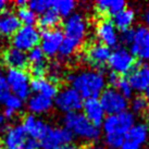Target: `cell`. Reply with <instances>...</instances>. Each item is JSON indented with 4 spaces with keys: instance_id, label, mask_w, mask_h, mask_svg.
Instances as JSON below:
<instances>
[{
    "instance_id": "7bdbcfd3",
    "label": "cell",
    "mask_w": 149,
    "mask_h": 149,
    "mask_svg": "<svg viewBox=\"0 0 149 149\" xmlns=\"http://www.w3.org/2000/svg\"><path fill=\"white\" fill-rule=\"evenodd\" d=\"M4 124H6V119H4V116L2 113H0V128L3 127Z\"/></svg>"
},
{
    "instance_id": "5b68a950",
    "label": "cell",
    "mask_w": 149,
    "mask_h": 149,
    "mask_svg": "<svg viewBox=\"0 0 149 149\" xmlns=\"http://www.w3.org/2000/svg\"><path fill=\"white\" fill-rule=\"evenodd\" d=\"M4 77L9 86V89L12 91L13 95L17 96L21 100L29 98L31 94L29 76L25 72V70L9 69Z\"/></svg>"
},
{
    "instance_id": "4dcf8cb0",
    "label": "cell",
    "mask_w": 149,
    "mask_h": 149,
    "mask_svg": "<svg viewBox=\"0 0 149 149\" xmlns=\"http://www.w3.org/2000/svg\"><path fill=\"white\" fill-rule=\"evenodd\" d=\"M124 141V136L119 134H106L104 143L108 148L110 149H120Z\"/></svg>"
},
{
    "instance_id": "2e32d148",
    "label": "cell",
    "mask_w": 149,
    "mask_h": 149,
    "mask_svg": "<svg viewBox=\"0 0 149 149\" xmlns=\"http://www.w3.org/2000/svg\"><path fill=\"white\" fill-rule=\"evenodd\" d=\"M96 35L100 42L107 47H114L119 42V34L118 29L113 25L112 21L104 19L97 24L96 27Z\"/></svg>"
},
{
    "instance_id": "e575fe53",
    "label": "cell",
    "mask_w": 149,
    "mask_h": 149,
    "mask_svg": "<svg viewBox=\"0 0 149 149\" xmlns=\"http://www.w3.org/2000/svg\"><path fill=\"white\" fill-rule=\"evenodd\" d=\"M134 39V29H128L125 31H122L119 35V42H123L124 45H131Z\"/></svg>"
},
{
    "instance_id": "ffe728a7",
    "label": "cell",
    "mask_w": 149,
    "mask_h": 149,
    "mask_svg": "<svg viewBox=\"0 0 149 149\" xmlns=\"http://www.w3.org/2000/svg\"><path fill=\"white\" fill-rule=\"evenodd\" d=\"M2 61L9 69L14 70H24L29 65L27 54L13 47L4 50L2 54Z\"/></svg>"
},
{
    "instance_id": "8fae6325",
    "label": "cell",
    "mask_w": 149,
    "mask_h": 149,
    "mask_svg": "<svg viewBox=\"0 0 149 149\" xmlns=\"http://www.w3.org/2000/svg\"><path fill=\"white\" fill-rule=\"evenodd\" d=\"M133 56H136L144 61H149V29L146 26H138L134 29V39L128 50Z\"/></svg>"
},
{
    "instance_id": "d6a6232c",
    "label": "cell",
    "mask_w": 149,
    "mask_h": 149,
    "mask_svg": "<svg viewBox=\"0 0 149 149\" xmlns=\"http://www.w3.org/2000/svg\"><path fill=\"white\" fill-rule=\"evenodd\" d=\"M116 89L119 91L124 98H126V99H128V98L132 97L133 91H134L132 89L131 85L128 84L127 79H125V77H122V76H121L120 81H119V83H118V85H116Z\"/></svg>"
},
{
    "instance_id": "ba28073f",
    "label": "cell",
    "mask_w": 149,
    "mask_h": 149,
    "mask_svg": "<svg viewBox=\"0 0 149 149\" xmlns=\"http://www.w3.org/2000/svg\"><path fill=\"white\" fill-rule=\"evenodd\" d=\"M54 106L60 111L65 113L79 112V110H81L83 107V98L72 87H66L62 91H58V94L56 95Z\"/></svg>"
},
{
    "instance_id": "cb8c5ba5",
    "label": "cell",
    "mask_w": 149,
    "mask_h": 149,
    "mask_svg": "<svg viewBox=\"0 0 149 149\" xmlns=\"http://www.w3.org/2000/svg\"><path fill=\"white\" fill-rule=\"evenodd\" d=\"M126 6L124 0H99L95 3V10L102 15H116Z\"/></svg>"
},
{
    "instance_id": "9a60e30c",
    "label": "cell",
    "mask_w": 149,
    "mask_h": 149,
    "mask_svg": "<svg viewBox=\"0 0 149 149\" xmlns=\"http://www.w3.org/2000/svg\"><path fill=\"white\" fill-rule=\"evenodd\" d=\"M111 50L109 47L102 45L101 42H93L87 47L85 57L88 64L94 69H101L106 65L110 57Z\"/></svg>"
},
{
    "instance_id": "bcb514c9",
    "label": "cell",
    "mask_w": 149,
    "mask_h": 149,
    "mask_svg": "<svg viewBox=\"0 0 149 149\" xmlns=\"http://www.w3.org/2000/svg\"><path fill=\"white\" fill-rule=\"evenodd\" d=\"M66 149H83L81 146H75V145H73V146H70V147H68Z\"/></svg>"
},
{
    "instance_id": "60d3db41",
    "label": "cell",
    "mask_w": 149,
    "mask_h": 149,
    "mask_svg": "<svg viewBox=\"0 0 149 149\" xmlns=\"http://www.w3.org/2000/svg\"><path fill=\"white\" fill-rule=\"evenodd\" d=\"M144 21H145V23H146V27H148L149 29V7L145 11V14H144Z\"/></svg>"
},
{
    "instance_id": "44dd1931",
    "label": "cell",
    "mask_w": 149,
    "mask_h": 149,
    "mask_svg": "<svg viewBox=\"0 0 149 149\" xmlns=\"http://www.w3.org/2000/svg\"><path fill=\"white\" fill-rule=\"evenodd\" d=\"M21 22L17 19V14L13 12H3L0 17V35L2 36H13L21 27Z\"/></svg>"
},
{
    "instance_id": "5bb4252c",
    "label": "cell",
    "mask_w": 149,
    "mask_h": 149,
    "mask_svg": "<svg viewBox=\"0 0 149 149\" xmlns=\"http://www.w3.org/2000/svg\"><path fill=\"white\" fill-rule=\"evenodd\" d=\"M63 40V32L59 29L42 31L40 34V49L46 57H54L58 54Z\"/></svg>"
},
{
    "instance_id": "7a4b0ae2",
    "label": "cell",
    "mask_w": 149,
    "mask_h": 149,
    "mask_svg": "<svg viewBox=\"0 0 149 149\" xmlns=\"http://www.w3.org/2000/svg\"><path fill=\"white\" fill-rule=\"evenodd\" d=\"M64 127L68 128L73 135L82 139L89 141H97L100 137L99 127L91 124L83 113L79 112H69L63 116Z\"/></svg>"
},
{
    "instance_id": "f1b7e54d",
    "label": "cell",
    "mask_w": 149,
    "mask_h": 149,
    "mask_svg": "<svg viewBox=\"0 0 149 149\" xmlns=\"http://www.w3.org/2000/svg\"><path fill=\"white\" fill-rule=\"evenodd\" d=\"M51 0H32L27 2V8L35 14H42L47 10L51 9Z\"/></svg>"
},
{
    "instance_id": "d590c367",
    "label": "cell",
    "mask_w": 149,
    "mask_h": 149,
    "mask_svg": "<svg viewBox=\"0 0 149 149\" xmlns=\"http://www.w3.org/2000/svg\"><path fill=\"white\" fill-rule=\"evenodd\" d=\"M121 76L119 74H116L114 72H110L109 74H108V77H107V81L108 83L110 84V86L112 88H116L118 83H119V81H120Z\"/></svg>"
},
{
    "instance_id": "681fc988",
    "label": "cell",
    "mask_w": 149,
    "mask_h": 149,
    "mask_svg": "<svg viewBox=\"0 0 149 149\" xmlns=\"http://www.w3.org/2000/svg\"><path fill=\"white\" fill-rule=\"evenodd\" d=\"M57 149H64V148H57Z\"/></svg>"
},
{
    "instance_id": "83f0119b",
    "label": "cell",
    "mask_w": 149,
    "mask_h": 149,
    "mask_svg": "<svg viewBox=\"0 0 149 149\" xmlns=\"http://www.w3.org/2000/svg\"><path fill=\"white\" fill-rule=\"evenodd\" d=\"M17 17L21 23H24V25H29V26H34V24L37 22L36 14L27 7L17 9Z\"/></svg>"
},
{
    "instance_id": "d6986e66",
    "label": "cell",
    "mask_w": 149,
    "mask_h": 149,
    "mask_svg": "<svg viewBox=\"0 0 149 149\" xmlns=\"http://www.w3.org/2000/svg\"><path fill=\"white\" fill-rule=\"evenodd\" d=\"M82 109L84 111L83 114L91 124H94L97 127H99L102 124L104 120V112L97 98H88L83 101Z\"/></svg>"
},
{
    "instance_id": "3957f363",
    "label": "cell",
    "mask_w": 149,
    "mask_h": 149,
    "mask_svg": "<svg viewBox=\"0 0 149 149\" xmlns=\"http://www.w3.org/2000/svg\"><path fill=\"white\" fill-rule=\"evenodd\" d=\"M134 124H135L134 113L125 110L116 114L106 116L101 125L106 134H119L124 136Z\"/></svg>"
},
{
    "instance_id": "8d00e7d4",
    "label": "cell",
    "mask_w": 149,
    "mask_h": 149,
    "mask_svg": "<svg viewBox=\"0 0 149 149\" xmlns=\"http://www.w3.org/2000/svg\"><path fill=\"white\" fill-rule=\"evenodd\" d=\"M40 148V144L37 139H34V138H27L25 141V145L23 149H39Z\"/></svg>"
},
{
    "instance_id": "603a6c76",
    "label": "cell",
    "mask_w": 149,
    "mask_h": 149,
    "mask_svg": "<svg viewBox=\"0 0 149 149\" xmlns=\"http://www.w3.org/2000/svg\"><path fill=\"white\" fill-rule=\"evenodd\" d=\"M52 106H54L52 99L38 94L31 96L27 101V109L31 113H34V114H42V113L48 112L52 108Z\"/></svg>"
},
{
    "instance_id": "7402d4cb",
    "label": "cell",
    "mask_w": 149,
    "mask_h": 149,
    "mask_svg": "<svg viewBox=\"0 0 149 149\" xmlns=\"http://www.w3.org/2000/svg\"><path fill=\"white\" fill-rule=\"evenodd\" d=\"M29 87H31V91H33L34 93H36L38 95L45 96V97L50 98V99L54 98L56 95L58 94L57 85L52 84L45 77L33 79L29 82Z\"/></svg>"
},
{
    "instance_id": "30bf717a",
    "label": "cell",
    "mask_w": 149,
    "mask_h": 149,
    "mask_svg": "<svg viewBox=\"0 0 149 149\" xmlns=\"http://www.w3.org/2000/svg\"><path fill=\"white\" fill-rule=\"evenodd\" d=\"M135 58L126 48L119 47L111 51L108 59V65L110 66L112 72L116 74H126L135 64Z\"/></svg>"
},
{
    "instance_id": "52a82bcc",
    "label": "cell",
    "mask_w": 149,
    "mask_h": 149,
    "mask_svg": "<svg viewBox=\"0 0 149 149\" xmlns=\"http://www.w3.org/2000/svg\"><path fill=\"white\" fill-rule=\"evenodd\" d=\"M99 102L102 107L104 114H116L126 110L128 106L127 99L121 95L116 88L108 87L102 91L99 96Z\"/></svg>"
},
{
    "instance_id": "e0dca14e",
    "label": "cell",
    "mask_w": 149,
    "mask_h": 149,
    "mask_svg": "<svg viewBox=\"0 0 149 149\" xmlns=\"http://www.w3.org/2000/svg\"><path fill=\"white\" fill-rule=\"evenodd\" d=\"M27 134L22 125H13L6 131L3 135L2 146L6 149H23Z\"/></svg>"
},
{
    "instance_id": "74e56055",
    "label": "cell",
    "mask_w": 149,
    "mask_h": 149,
    "mask_svg": "<svg viewBox=\"0 0 149 149\" xmlns=\"http://www.w3.org/2000/svg\"><path fill=\"white\" fill-rule=\"evenodd\" d=\"M7 93H9V86L7 84L4 75L2 73H0V96L4 95Z\"/></svg>"
},
{
    "instance_id": "4316f807",
    "label": "cell",
    "mask_w": 149,
    "mask_h": 149,
    "mask_svg": "<svg viewBox=\"0 0 149 149\" xmlns=\"http://www.w3.org/2000/svg\"><path fill=\"white\" fill-rule=\"evenodd\" d=\"M51 8L58 13L60 17H68L73 14L76 8V2L74 0H54L51 3Z\"/></svg>"
},
{
    "instance_id": "836d02e7",
    "label": "cell",
    "mask_w": 149,
    "mask_h": 149,
    "mask_svg": "<svg viewBox=\"0 0 149 149\" xmlns=\"http://www.w3.org/2000/svg\"><path fill=\"white\" fill-rule=\"evenodd\" d=\"M3 104L6 106L7 109H10V110H12V111L17 112L23 108V100H21L20 98H17V96L10 94V95L8 96V98L6 99Z\"/></svg>"
},
{
    "instance_id": "f35d334b",
    "label": "cell",
    "mask_w": 149,
    "mask_h": 149,
    "mask_svg": "<svg viewBox=\"0 0 149 149\" xmlns=\"http://www.w3.org/2000/svg\"><path fill=\"white\" fill-rule=\"evenodd\" d=\"M14 114H15V112L12 111V110H10V109H4V112H3V116H4V119H12L13 116H14Z\"/></svg>"
},
{
    "instance_id": "6da1fadb",
    "label": "cell",
    "mask_w": 149,
    "mask_h": 149,
    "mask_svg": "<svg viewBox=\"0 0 149 149\" xmlns=\"http://www.w3.org/2000/svg\"><path fill=\"white\" fill-rule=\"evenodd\" d=\"M66 81L82 98H97L104 89L106 79L101 71L85 70L79 73H71Z\"/></svg>"
},
{
    "instance_id": "ab89813d",
    "label": "cell",
    "mask_w": 149,
    "mask_h": 149,
    "mask_svg": "<svg viewBox=\"0 0 149 149\" xmlns=\"http://www.w3.org/2000/svg\"><path fill=\"white\" fill-rule=\"evenodd\" d=\"M15 6L17 7V9L27 7V1H25V0H17V1H15Z\"/></svg>"
},
{
    "instance_id": "b9f144b4",
    "label": "cell",
    "mask_w": 149,
    "mask_h": 149,
    "mask_svg": "<svg viewBox=\"0 0 149 149\" xmlns=\"http://www.w3.org/2000/svg\"><path fill=\"white\" fill-rule=\"evenodd\" d=\"M7 6H8V2H7V1H4V0H0V12L4 11V9L7 8Z\"/></svg>"
},
{
    "instance_id": "484cf974",
    "label": "cell",
    "mask_w": 149,
    "mask_h": 149,
    "mask_svg": "<svg viewBox=\"0 0 149 149\" xmlns=\"http://www.w3.org/2000/svg\"><path fill=\"white\" fill-rule=\"evenodd\" d=\"M60 21H61L60 15L52 8L40 14L39 19L37 20L38 25L40 29H42V31L57 29V26L60 24Z\"/></svg>"
},
{
    "instance_id": "8992f818",
    "label": "cell",
    "mask_w": 149,
    "mask_h": 149,
    "mask_svg": "<svg viewBox=\"0 0 149 149\" xmlns=\"http://www.w3.org/2000/svg\"><path fill=\"white\" fill-rule=\"evenodd\" d=\"M40 42V33L35 26L23 25L12 36V47L25 52L37 47Z\"/></svg>"
},
{
    "instance_id": "ac0fdd59",
    "label": "cell",
    "mask_w": 149,
    "mask_h": 149,
    "mask_svg": "<svg viewBox=\"0 0 149 149\" xmlns=\"http://www.w3.org/2000/svg\"><path fill=\"white\" fill-rule=\"evenodd\" d=\"M24 131L31 138L37 139L38 141L45 136V134L48 132L50 126L40 119H37L34 114H27L23 119L22 124Z\"/></svg>"
},
{
    "instance_id": "d4e9b609",
    "label": "cell",
    "mask_w": 149,
    "mask_h": 149,
    "mask_svg": "<svg viewBox=\"0 0 149 149\" xmlns=\"http://www.w3.org/2000/svg\"><path fill=\"white\" fill-rule=\"evenodd\" d=\"M134 20H135V12L132 9L124 8L120 12L116 13V15H113L112 23L116 29H120L122 32V31L131 29V26L134 23Z\"/></svg>"
},
{
    "instance_id": "c3c4849f",
    "label": "cell",
    "mask_w": 149,
    "mask_h": 149,
    "mask_svg": "<svg viewBox=\"0 0 149 149\" xmlns=\"http://www.w3.org/2000/svg\"><path fill=\"white\" fill-rule=\"evenodd\" d=\"M0 149H3V146H2V141H0Z\"/></svg>"
},
{
    "instance_id": "f6af8a7d",
    "label": "cell",
    "mask_w": 149,
    "mask_h": 149,
    "mask_svg": "<svg viewBox=\"0 0 149 149\" xmlns=\"http://www.w3.org/2000/svg\"><path fill=\"white\" fill-rule=\"evenodd\" d=\"M145 93H146V100H147V102H149V86H148V88H147V89H146L145 91Z\"/></svg>"
},
{
    "instance_id": "ee69618b",
    "label": "cell",
    "mask_w": 149,
    "mask_h": 149,
    "mask_svg": "<svg viewBox=\"0 0 149 149\" xmlns=\"http://www.w3.org/2000/svg\"><path fill=\"white\" fill-rule=\"evenodd\" d=\"M145 120L147 124H149V108H147V110L145 111Z\"/></svg>"
},
{
    "instance_id": "f546056e",
    "label": "cell",
    "mask_w": 149,
    "mask_h": 149,
    "mask_svg": "<svg viewBox=\"0 0 149 149\" xmlns=\"http://www.w3.org/2000/svg\"><path fill=\"white\" fill-rule=\"evenodd\" d=\"M27 61L29 66L31 65H39V64H47L46 63V56L42 51L39 47H35L29 51L27 54Z\"/></svg>"
},
{
    "instance_id": "4fadbf2b",
    "label": "cell",
    "mask_w": 149,
    "mask_h": 149,
    "mask_svg": "<svg viewBox=\"0 0 149 149\" xmlns=\"http://www.w3.org/2000/svg\"><path fill=\"white\" fill-rule=\"evenodd\" d=\"M149 136V128L144 123L134 124L124 135V141L120 149H141Z\"/></svg>"
},
{
    "instance_id": "7dc6e473",
    "label": "cell",
    "mask_w": 149,
    "mask_h": 149,
    "mask_svg": "<svg viewBox=\"0 0 149 149\" xmlns=\"http://www.w3.org/2000/svg\"><path fill=\"white\" fill-rule=\"evenodd\" d=\"M91 149H107L106 147H104V146H94L93 148Z\"/></svg>"
},
{
    "instance_id": "1f68e13d",
    "label": "cell",
    "mask_w": 149,
    "mask_h": 149,
    "mask_svg": "<svg viewBox=\"0 0 149 149\" xmlns=\"http://www.w3.org/2000/svg\"><path fill=\"white\" fill-rule=\"evenodd\" d=\"M131 108L134 113H143L147 110L148 102L144 96L138 95L135 98H133L132 102H131Z\"/></svg>"
},
{
    "instance_id": "7c38bea8",
    "label": "cell",
    "mask_w": 149,
    "mask_h": 149,
    "mask_svg": "<svg viewBox=\"0 0 149 149\" xmlns=\"http://www.w3.org/2000/svg\"><path fill=\"white\" fill-rule=\"evenodd\" d=\"M126 79L133 91H145L149 86V63L135 62Z\"/></svg>"
},
{
    "instance_id": "277c9868",
    "label": "cell",
    "mask_w": 149,
    "mask_h": 149,
    "mask_svg": "<svg viewBox=\"0 0 149 149\" xmlns=\"http://www.w3.org/2000/svg\"><path fill=\"white\" fill-rule=\"evenodd\" d=\"M63 38L81 46L86 36L87 24L79 13H73L65 19L63 23Z\"/></svg>"
},
{
    "instance_id": "9c48e42d",
    "label": "cell",
    "mask_w": 149,
    "mask_h": 149,
    "mask_svg": "<svg viewBox=\"0 0 149 149\" xmlns=\"http://www.w3.org/2000/svg\"><path fill=\"white\" fill-rule=\"evenodd\" d=\"M73 139V134L65 127H51L45 134V136L39 141L40 148L57 149L63 148L71 144Z\"/></svg>"
}]
</instances>
